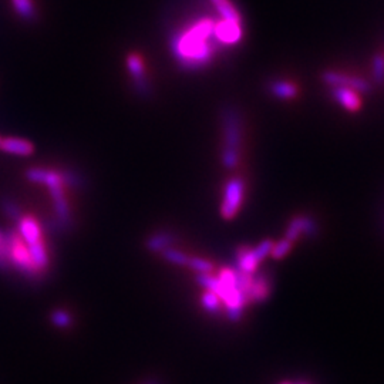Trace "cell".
Returning <instances> with one entry per match:
<instances>
[{"label": "cell", "mask_w": 384, "mask_h": 384, "mask_svg": "<svg viewBox=\"0 0 384 384\" xmlns=\"http://www.w3.org/2000/svg\"><path fill=\"white\" fill-rule=\"evenodd\" d=\"M213 27L215 21L204 17L191 23L173 37V54L184 69H201L211 62L213 56Z\"/></svg>", "instance_id": "obj_1"}, {"label": "cell", "mask_w": 384, "mask_h": 384, "mask_svg": "<svg viewBox=\"0 0 384 384\" xmlns=\"http://www.w3.org/2000/svg\"><path fill=\"white\" fill-rule=\"evenodd\" d=\"M24 175L30 182L46 186L50 194L53 218L46 222V229L53 235L69 234L74 228V215L60 171L46 167H30L26 170Z\"/></svg>", "instance_id": "obj_2"}, {"label": "cell", "mask_w": 384, "mask_h": 384, "mask_svg": "<svg viewBox=\"0 0 384 384\" xmlns=\"http://www.w3.org/2000/svg\"><path fill=\"white\" fill-rule=\"evenodd\" d=\"M197 282L205 288V290H209L219 297L221 304L225 305L228 317L231 320H238L242 316L243 308L250 300L238 288L235 269L224 268L219 272L218 277H213L212 273L197 275Z\"/></svg>", "instance_id": "obj_3"}, {"label": "cell", "mask_w": 384, "mask_h": 384, "mask_svg": "<svg viewBox=\"0 0 384 384\" xmlns=\"http://www.w3.org/2000/svg\"><path fill=\"white\" fill-rule=\"evenodd\" d=\"M8 258L10 269H15L19 275L30 283H40L43 281V275L36 268L29 248L17 234L16 229H8Z\"/></svg>", "instance_id": "obj_4"}, {"label": "cell", "mask_w": 384, "mask_h": 384, "mask_svg": "<svg viewBox=\"0 0 384 384\" xmlns=\"http://www.w3.org/2000/svg\"><path fill=\"white\" fill-rule=\"evenodd\" d=\"M224 124V150L222 164L228 170H232L239 162L241 141H242V127L239 116L234 110H227L222 116Z\"/></svg>", "instance_id": "obj_5"}, {"label": "cell", "mask_w": 384, "mask_h": 384, "mask_svg": "<svg viewBox=\"0 0 384 384\" xmlns=\"http://www.w3.org/2000/svg\"><path fill=\"white\" fill-rule=\"evenodd\" d=\"M273 242L272 241H262L255 248H250V246H242L236 251V269L245 273L254 275L256 273V269L259 263L270 255Z\"/></svg>", "instance_id": "obj_6"}, {"label": "cell", "mask_w": 384, "mask_h": 384, "mask_svg": "<svg viewBox=\"0 0 384 384\" xmlns=\"http://www.w3.org/2000/svg\"><path fill=\"white\" fill-rule=\"evenodd\" d=\"M243 198H245V182L242 178L239 177H234L231 178L225 188H224V197H222V202H221V215L224 219H234L242 204H243Z\"/></svg>", "instance_id": "obj_7"}, {"label": "cell", "mask_w": 384, "mask_h": 384, "mask_svg": "<svg viewBox=\"0 0 384 384\" xmlns=\"http://www.w3.org/2000/svg\"><path fill=\"white\" fill-rule=\"evenodd\" d=\"M125 66H127L128 74L131 77L134 90L141 97H147L148 94H151V81L148 80L146 63L140 54L139 53L127 54Z\"/></svg>", "instance_id": "obj_8"}, {"label": "cell", "mask_w": 384, "mask_h": 384, "mask_svg": "<svg viewBox=\"0 0 384 384\" xmlns=\"http://www.w3.org/2000/svg\"><path fill=\"white\" fill-rule=\"evenodd\" d=\"M323 81L332 87H347L358 93H367L370 90V85L366 80L340 71H326Z\"/></svg>", "instance_id": "obj_9"}, {"label": "cell", "mask_w": 384, "mask_h": 384, "mask_svg": "<svg viewBox=\"0 0 384 384\" xmlns=\"http://www.w3.org/2000/svg\"><path fill=\"white\" fill-rule=\"evenodd\" d=\"M213 35L216 42L225 46H234L242 39V21L238 20H224L215 23Z\"/></svg>", "instance_id": "obj_10"}, {"label": "cell", "mask_w": 384, "mask_h": 384, "mask_svg": "<svg viewBox=\"0 0 384 384\" xmlns=\"http://www.w3.org/2000/svg\"><path fill=\"white\" fill-rule=\"evenodd\" d=\"M175 242H177V236L174 232L167 229H159V231H154L146 238L144 246L150 254L161 255L166 250L173 248Z\"/></svg>", "instance_id": "obj_11"}, {"label": "cell", "mask_w": 384, "mask_h": 384, "mask_svg": "<svg viewBox=\"0 0 384 384\" xmlns=\"http://www.w3.org/2000/svg\"><path fill=\"white\" fill-rule=\"evenodd\" d=\"M316 232V222L309 216H296L288 225L285 239L295 242L300 235L312 236Z\"/></svg>", "instance_id": "obj_12"}, {"label": "cell", "mask_w": 384, "mask_h": 384, "mask_svg": "<svg viewBox=\"0 0 384 384\" xmlns=\"http://www.w3.org/2000/svg\"><path fill=\"white\" fill-rule=\"evenodd\" d=\"M333 98L350 113H356L359 112L362 107V98H360V93L354 91L351 89L347 87H333L332 90Z\"/></svg>", "instance_id": "obj_13"}, {"label": "cell", "mask_w": 384, "mask_h": 384, "mask_svg": "<svg viewBox=\"0 0 384 384\" xmlns=\"http://www.w3.org/2000/svg\"><path fill=\"white\" fill-rule=\"evenodd\" d=\"M0 150L16 157H30L35 152V146L29 140L16 139V137H6V139L2 140Z\"/></svg>", "instance_id": "obj_14"}, {"label": "cell", "mask_w": 384, "mask_h": 384, "mask_svg": "<svg viewBox=\"0 0 384 384\" xmlns=\"http://www.w3.org/2000/svg\"><path fill=\"white\" fill-rule=\"evenodd\" d=\"M12 6L21 20L29 23L37 20L39 13L33 0H12Z\"/></svg>", "instance_id": "obj_15"}, {"label": "cell", "mask_w": 384, "mask_h": 384, "mask_svg": "<svg viewBox=\"0 0 384 384\" xmlns=\"http://www.w3.org/2000/svg\"><path fill=\"white\" fill-rule=\"evenodd\" d=\"M270 292V285L268 282V278L265 275H254L251 290H250V300L254 302H263L268 299Z\"/></svg>", "instance_id": "obj_16"}, {"label": "cell", "mask_w": 384, "mask_h": 384, "mask_svg": "<svg viewBox=\"0 0 384 384\" xmlns=\"http://www.w3.org/2000/svg\"><path fill=\"white\" fill-rule=\"evenodd\" d=\"M60 174H62V178H63L67 189L83 191L86 188V178L80 171H77L74 168H63V170H60Z\"/></svg>", "instance_id": "obj_17"}, {"label": "cell", "mask_w": 384, "mask_h": 384, "mask_svg": "<svg viewBox=\"0 0 384 384\" xmlns=\"http://www.w3.org/2000/svg\"><path fill=\"white\" fill-rule=\"evenodd\" d=\"M50 323L56 327V329H62V331H66V329H71L74 319L73 315L63 308H56L50 312Z\"/></svg>", "instance_id": "obj_18"}, {"label": "cell", "mask_w": 384, "mask_h": 384, "mask_svg": "<svg viewBox=\"0 0 384 384\" xmlns=\"http://www.w3.org/2000/svg\"><path fill=\"white\" fill-rule=\"evenodd\" d=\"M211 3L216 9V12L221 15L224 20H238L242 21V17L238 9L231 3V0H211Z\"/></svg>", "instance_id": "obj_19"}, {"label": "cell", "mask_w": 384, "mask_h": 384, "mask_svg": "<svg viewBox=\"0 0 384 384\" xmlns=\"http://www.w3.org/2000/svg\"><path fill=\"white\" fill-rule=\"evenodd\" d=\"M0 211L3 212L5 216H8L9 219L16 224L19 219L21 218V215L24 213L21 207L19 205V202L10 197H2L0 198Z\"/></svg>", "instance_id": "obj_20"}, {"label": "cell", "mask_w": 384, "mask_h": 384, "mask_svg": "<svg viewBox=\"0 0 384 384\" xmlns=\"http://www.w3.org/2000/svg\"><path fill=\"white\" fill-rule=\"evenodd\" d=\"M270 93L282 100L295 98L297 94V87L289 81H275L270 85Z\"/></svg>", "instance_id": "obj_21"}, {"label": "cell", "mask_w": 384, "mask_h": 384, "mask_svg": "<svg viewBox=\"0 0 384 384\" xmlns=\"http://www.w3.org/2000/svg\"><path fill=\"white\" fill-rule=\"evenodd\" d=\"M164 261H166L167 263H171V265H175V266H188V262H189V256L188 254L180 251V250H175L174 246L173 248H168L164 251L161 255H159Z\"/></svg>", "instance_id": "obj_22"}, {"label": "cell", "mask_w": 384, "mask_h": 384, "mask_svg": "<svg viewBox=\"0 0 384 384\" xmlns=\"http://www.w3.org/2000/svg\"><path fill=\"white\" fill-rule=\"evenodd\" d=\"M189 269L194 270L197 275H204V273H212L213 265L211 261L200 258V256H189L188 266Z\"/></svg>", "instance_id": "obj_23"}, {"label": "cell", "mask_w": 384, "mask_h": 384, "mask_svg": "<svg viewBox=\"0 0 384 384\" xmlns=\"http://www.w3.org/2000/svg\"><path fill=\"white\" fill-rule=\"evenodd\" d=\"M201 305L204 308V311H207L208 313H218L219 311H221V300H219V297L209 292V290H205L201 296Z\"/></svg>", "instance_id": "obj_24"}, {"label": "cell", "mask_w": 384, "mask_h": 384, "mask_svg": "<svg viewBox=\"0 0 384 384\" xmlns=\"http://www.w3.org/2000/svg\"><path fill=\"white\" fill-rule=\"evenodd\" d=\"M9 258H8V236L6 231L0 229V272H9Z\"/></svg>", "instance_id": "obj_25"}, {"label": "cell", "mask_w": 384, "mask_h": 384, "mask_svg": "<svg viewBox=\"0 0 384 384\" xmlns=\"http://www.w3.org/2000/svg\"><path fill=\"white\" fill-rule=\"evenodd\" d=\"M292 243L293 242H290V241H288L285 238L282 241H279L278 243H273L272 251H270L272 258L273 259H282V258H285L290 252V250H292Z\"/></svg>", "instance_id": "obj_26"}, {"label": "cell", "mask_w": 384, "mask_h": 384, "mask_svg": "<svg viewBox=\"0 0 384 384\" xmlns=\"http://www.w3.org/2000/svg\"><path fill=\"white\" fill-rule=\"evenodd\" d=\"M373 74L377 81L384 80V59L381 56H376L373 62Z\"/></svg>", "instance_id": "obj_27"}, {"label": "cell", "mask_w": 384, "mask_h": 384, "mask_svg": "<svg viewBox=\"0 0 384 384\" xmlns=\"http://www.w3.org/2000/svg\"><path fill=\"white\" fill-rule=\"evenodd\" d=\"M141 384H161L158 380H155V378H150V380H146L144 383H141Z\"/></svg>", "instance_id": "obj_28"}, {"label": "cell", "mask_w": 384, "mask_h": 384, "mask_svg": "<svg viewBox=\"0 0 384 384\" xmlns=\"http://www.w3.org/2000/svg\"><path fill=\"white\" fill-rule=\"evenodd\" d=\"M2 140H3V139H2V137H0V146H2Z\"/></svg>", "instance_id": "obj_29"}, {"label": "cell", "mask_w": 384, "mask_h": 384, "mask_svg": "<svg viewBox=\"0 0 384 384\" xmlns=\"http://www.w3.org/2000/svg\"><path fill=\"white\" fill-rule=\"evenodd\" d=\"M282 384H290V383H282Z\"/></svg>", "instance_id": "obj_30"}, {"label": "cell", "mask_w": 384, "mask_h": 384, "mask_svg": "<svg viewBox=\"0 0 384 384\" xmlns=\"http://www.w3.org/2000/svg\"><path fill=\"white\" fill-rule=\"evenodd\" d=\"M302 384H305V383H302Z\"/></svg>", "instance_id": "obj_31"}]
</instances>
